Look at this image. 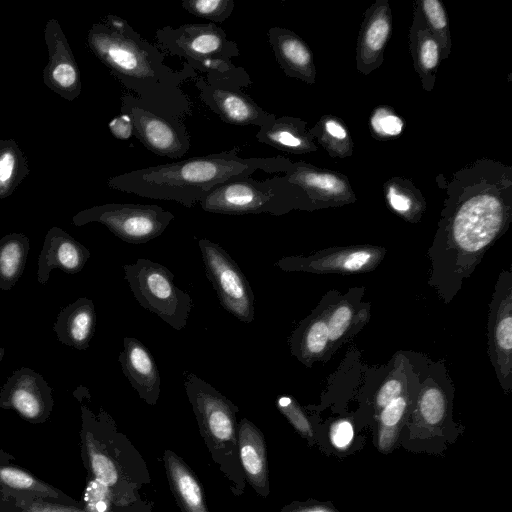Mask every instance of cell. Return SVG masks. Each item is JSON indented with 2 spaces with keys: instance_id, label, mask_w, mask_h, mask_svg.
Masks as SVG:
<instances>
[{
  "instance_id": "obj_1",
  "label": "cell",
  "mask_w": 512,
  "mask_h": 512,
  "mask_svg": "<svg viewBox=\"0 0 512 512\" xmlns=\"http://www.w3.org/2000/svg\"><path fill=\"white\" fill-rule=\"evenodd\" d=\"M238 147L177 162L139 168L108 179V187L156 200L175 201L187 208L231 181L251 177L258 170L280 171L282 159L242 158Z\"/></svg>"
},
{
  "instance_id": "obj_2",
  "label": "cell",
  "mask_w": 512,
  "mask_h": 512,
  "mask_svg": "<svg viewBox=\"0 0 512 512\" xmlns=\"http://www.w3.org/2000/svg\"><path fill=\"white\" fill-rule=\"evenodd\" d=\"M87 41L96 57L129 89L139 93L173 84L175 73L163 56L114 15L106 16L88 31Z\"/></svg>"
},
{
  "instance_id": "obj_3",
  "label": "cell",
  "mask_w": 512,
  "mask_h": 512,
  "mask_svg": "<svg viewBox=\"0 0 512 512\" xmlns=\"http://www.w3.org/2000/svg\"><path fill=\"white\" fill-rule=\"evenodd\" d=\"M123 270L133 296L144 309L177 331L187 325L192 299L174 284V275L167 267L140 258L135 263L125 264Z\"/></svg>"
},
{
  "instance_id": "obj_4",
  "label": "cell",
  "mask_w": 512,
  "mask_h": 512,
  "mask_svg": "<svg viewBox=\"0 0 512 512\" xmlns=\"http://www.w3.org/2000/svg\"><path fill=\"white\" fill-rule=\"evenodd\" d=\"M157 38L166 50L184 57L200 71L224 75L237 72L231 59L238 55V46L216 24L165 27L157 32Z\"/></svg>"
},
{
  "instance_id": "obj_5",
  "label": "cell",
  "mask_w": 512,
  "mask_h": 512,
  "mask_svg": "<svg viewBox=\"0 0 512 512\" xmlns=\"http://www.w3.org/2000/svg\"><path fill=\"white\" fill-rule=\"evenodd\" d=\"M295 185L287 177L255 180L251 177L227 182L211 191L199 204L210 213L244 215L285 211Z\"/></svg>"
},
{
  "instance_id": "obj_6",
  "label": "cell",
  "mask_w": 512,
  "mask_h": 512,
  "mask_svg": "<svg viewBox=\"0 0 512 512\" xmlns=\"http://www.w3.org/2000/svg\"><path fill=\"white\" fill-rule=\"evenodd\" d=\"M173 219L170 211L158 205L108 203L78 212L72 223L98 222L127 243L143 244L160 236Z\"/></svg>"
},
{
  "instance_id": "obj_7",
  "label": "cell",
  "mask_w": 512,
  "mask_h": 512,
  "mask_svg": "<svg viewBox=\"0 0 512 512\" xmlns=\"http://www.w3.org/2000/svg\"><path fill=\"white\" fill-rule=\"evenodd\" d=\"M198 244L207 278L221 306L241 322H253L254 294L238 264L220 245L206 238Z\"/></svg>"
},
{
  "instance_id": "obj_8",
  "label": "cell",
  "mask_w": 512,
  "mask_h": 512,
  "mask_svg": "<svg viewBox=\"0 0 512 512\" xmlns=\"http://www.w3.org/2000/svg\"><path fill=\"white\" fill-rule=\"evenodd\" d=\"M124 110L131 118L133 135L151 152L176 159L189 149V136L181 124L146 109L133 98L123 99Z\"/></svg>"
},
{
  "instance_id": "obj_9",
  "label": "cell",
  "mask_w": 512,
  "mask_h": 512,
  "mask_svg": "<svg viewBox=\"0 0 512 512\" xmlns=\"http://www.w3.org/2000/svg\"><path fill=\"white\" fill-rule=\"evenodd\" d=\"M502 221L503 209L499 200L489 194L478 195L458 211L453 223V238L460 249L476 252L494 239Z\"/></svg>"
},
{
  "instance_id": "obj_10",
  "label": "cell",
  "mask_w": 512,
  "mask_h": 512,
  "mask_svg": "<svg viewBox=\"0 0 512 512\" xmlns=\"http://www.w3.org/2000/svg\"><path fill=\"white\" fill-rule=\"evenodd\" d=\"M48 63L43 69L44 84L62 98L73 101L81 93V78L67 38L56 19L47 21L44 30Z\"/></svg>"
},
{
  "instance_id": "obj_11",
  "label": "cell",
  "mask_w": 512,
  "mask_h": 512,
  "mask_svg": "<svg viewBox=\"0 0 512 512\" xmlns=\"http://www.w3.org/2000/svg\"><path fill=\"white\" fill-rule=\"evenodd\" d=\"M184 386L203 427L218 441L231 440L237 408L212 385L191 372L184 373Z\"/></svg>"
},
{
  "instance_id": "obj_12",
  "label": "cell",
  "mask_w": 512,
  "mask_h": 512,
  "mask_svg": "<svg viewBox=\"0 0 512 512\" xmlns=\"http://www.w3.org/2000/svg\"><path fill=\"white\" fill-rule=\"evenodd\" d=\"M51 388L34 370H16L0 391V406L16 410L24 418L35 421L46 417L52 406Z\"/></svg>"
},
{
  "instance_id": "obj_13",
  "label": "cell",
  "mask_w": 512,
  "mask_h": 512,
  "mask_svg": "<svg viewBox=\"0 0 512 512\" xmlns=\"http://www.w3.org/2000/svg\"><path fill=\"white\" fill-rule=\"evenodd\" d=\"M201 99L229 124L260 127L274 118L240 89L224 86L219 80L204 83Z\"/></svg>"
},
{
  "instance_id": "obj_14",
  "label": "cell",
  "mask_w": 512,
  "mask_h": 512,
  "mask_svg": "<svg viewBox=\"0 0 512 512\" xmlns=\"http://www.w3.org/2000/svg\"><path fill=\"white\" fill-rule=\"evenodd\" d=\"M90 257V251L59 227L46 234L38 258L37 280L46 284L51 270L59 268L68 274L80 272Z\"/></svg>"
},
{
  "instance_id": "obj_15",
  "label": "cell",
  "mask_w": 512,
  "mask_h": 512,
  "mask_svg": "<svg viewBox=\"0 0 512 512\" xmlns=\"http://www.w3.org/2000/svg\"><path fill=\"white\" fill-rule=\"evenodd\" d=\"M118 360L123 374L139 396L154 404L160 393V374L149 349L134 337L123 339V350Z\"/></svg>"
},
{
  "instance_id": "obj_16",
  "label": "cell",
  "mask_w": 512,
  "mask_h": 512,
  "mask_svg": "<svg viewBox=\"0 0 512 512\" xmlns=\"http://www.w3.org/2000/svg\"><path fill=\"white\" fill-rule=\"evenodd\" d=\"M95 324L94 303L86 297H81L59 312L53 329L62 344L86 350L94 335Z\"/></svg>"
},
{
  "instance_id": "obj_17",
  "label": "cell",
  "mask_w": 512,
  "mask_h": 512,
  "mask_svg": "<svg viewBox=\"0 0 512 512\" xmlns=\"http://www.w3.org/2000/svg\"><path fill=\"white\" fill-rule=\"evenodd\" d=\"M278 63L287 74L308 78L312 67L311 53L304 42L291 31L272 27L268 33Z\"/></svg>"
},
{
  "instance_id": "obj_18",
  "label": "cell",
  "mask_w": 512,
  "mask_h": 512,
  "mask_svg": "<svg viewBox=\"0 0 512 512\" xmlns=\"http://www.w3.org/2000/svg\"><path fill=\"white\" fill-rule=\"evenodd\" d=\"M375 257V251L358 249L334 254L325 259L286 257L279 260L276 265L284 271L324 270V268H329L354 272L369 266Z\"/></svg>"
},
{
  "instance_id": "obj_19",
  "label": "cell",
  "mask_w": 512,
  "mask_h": 512,
  "mask_svg": "<svg viewBox=\"0 0 512 512\" xmlns=\"http://www.w3.org/2000/svg\"><path fill=\"white\" fill-rule=\"evenodd\" d=\"M29 247V239L22 233L0 239V290H10L22 276Z\"/></svg>"
},
{
  "instance_id": "obj_20",
  "label": "cell",
  "mask_w": 512,
  "mask_h": 512,
  "mask_svg": "<svg viewBox=\"0 0 512 512\" xmlns=\"http://www.w3.org/2000/svg\"><path fill=\"white\" fill-rule=\"evenodd\" d=\"M240 457L250 479L258 486L266 481V458L261 433L247 419L239 427Z\"/></svg>"
},
{
  "instance_id": "obj_21",
  "label": "cell",
  "mask_w": 512,
  "mask_h": 512,
  "mask_svg": "<svg viewBox=\"0 0 512 512\" xmlns=\"http://www.w3.org/2000/svg\"><path fill=\"white\" fill-rule=\"evenodd\" d=\"M29 172L18 143L13 139H0V199L10 196Z\"/></svg>"
},
{
  "instance_id": "obj_22",
  "label": "cell",
  "mask_w": 512,
  "mask_h": 512,
  "mask_svg": "<svg viewBox=\"0 0 512 512\" xmlns=\"http://www.w3.org/2000/svg\"><path fill=\"white\" fill-rule=\"evenodd\" d=\"M256 138L263 144L286 151L299 152L307 146L298 126L288 118H273L267 121L260 126Z\"/></svg>"
},
{
  "instance_id": "obj_23",
  "label": "cell",
  "mask_w": 512,
  "mask_h": 512,
  "mask_svg": "<svg viewBox=\"0 0 512 512\" xmlns=\"http://www.w3.org/2000/svg\"><path fill=\"white\" fill-rule=\"evenodd\" d=\"M170 475L188 512H207L201 489L187 468L173 455L167 457Z\"/></svg>"
},
{
  "instance_id": "obj_24",
  "label": "cell",
  "mask_w": 512,
  "mask_h": 512,
  "mask_svg": "<svg viewBox=\"0 0 512 512\" xmlns=\"http://www.w3.org/2000/svg\"><path fill=\"white\" fill-rule=\"evenodd\" d=\"M286 177L294 185L333 195L343 193L346 188L344 182L332 174L314 172L300 166L291 167Z\"/></svg>"
},
{
  "instance_id": "obj_25",
  "label": "cell",
  "mask_w": 512,
  "mask_h": 512,
  "mask_svg": "<svg viewBox=\"0 0 512 512\" xmlns=\"http://www.w3.org/2000/svg\"><path fill=\"white\" fill-rule=\"evenodd\" d=\"M181 6L194 16L220 23L231 15L235 3L233 0H183Z\"/></svg>"
},
{
  "instance_id": "obj_26",
  "label": "cell",
  "mask_w": 512,
  "mask_h": 512,
  "mask_svg": "<svg viewBox=\"0 0 512 512\" xmlns=\"http://www.w3.org/2000/svg\"><path fill=\"white\" fill-rule=\"evenodd\" d=\"M406 409L405 398L399 396L385 407L380 415L381 425L384 429L381 430L379 436V446L386 450L391 447L394 440L392 429L399 423Z\"/></svg>"
},
{
  "instance_id": "obj_27",
  "label": "cell",
  "mask_w": 512,
  "mask_h": 512,
  "mask_svg": "<svg viewBox=\"0 0 512 512\" xmlns=\"http://www.w3.org/2000/svg\"><path fill=\"white\" fill-rule=\"evenodd\" d=\"M390 32V23L385 14H379L375 16L366 27L364 37H363V45L366 51L369 53H377L379 52Z\"/></svg>"
},
{
  "instance_id": "obj_28",
  "label": "cell",
  "mask_w": 512,
  "mask_h": 512,
  "mask_svg": "<svg viewBox=\"0 0 512 512\" xmlns=\"http://www.w3.org/2000/svg\"><path fill=\"white\" fill-rule=\"evenodd\" d=\"M421 416L430 425L438 424L445 412V401L442 393L436 388L425 390L420 398Z\"/></svg>"
},
{
  "instance_id": "obj_29",
  "label": "cell",
  "mask_w": 512,
  "mask_h": 512,
  "mask_svg": "<svg viewBox=\"0 0 512 512\" xmlns=\"http://www.w3.org/2000/svg\"><path fill=\"white\" fill-rule=\"evenodd\" d=\"M88 444L90 463L95 479L107 486L114 485L118 479V473L114 463L108 456L97 451L93 445H91L90 441Z\"/></svg>"
},
{
  "instance_id": "obj_30",
  "label": "cell",
  "mask_w": 512,
  "mask_h": 512,
  "mask_svg": "<svg viewBox=\"0 0 512 512\" xmlns=\"http://www.w3.org/2000/svg\"><path fill=\"white\" fill-rule=\"evenodd\" d=\"M277 406L301 434L307 437H312L313 432L308 419L298 404L291 397H279L277 400Z\"/></svg>"
},
{
  "instance_id": "obj_31",
  "label": "cell",
  "mask_w": 512,
  "mask_h": 512,
  "mask_svg": "<svg viewBox=\"0 0 512 512\" xmlns=\"http://www.w3.org/2000/svg\"><path fill=\"white\" fill-rule=\"evenodd\" d=\"M0 480L6 485L23 490L47 492L48 490L32 476L19 469L11 467L0 468Z\"/></svg>"
},
{
  "instance_id": "obj_32",
  "label": "cell",
  "mask_w": 512,
  "mask_h": 512,
  "mask_svg": "<svg viewBox=\"0 0 512 512\" xmlns=\"http://www.w3.org/2000/svg\"><path fill=\"white\" fill-rule=\"evenodd\" d=\"M108 487L97 479L88 484L84 498L89 512H107L110 500Z\"/></svg>"
},
{
  "instance_id": "obj_33",
  "label": "cell",
  "mask_w": 512,
  "mask_h": 512,
  "mask_svg": "<svg viewBox=\"0 0 512 512\" xmlns=\"http://www.w3.org/2000/svg\"><path fill=\"white\" fill-rule=\"evenodd\" d=\"M371 124L375 132L383 136H396L403 127L402 120L385 109L375 111Z\"/></svg>"
},
{
  "instance_id": "obj_34",
  "label": "cell",
  "mask_w": 512,
  "mask_h": 512,
  "mask_svg": "<svg viewBox=\"0 0 512 512\" xmlns=\"http://www.w3.org/2000/svg\"><path fill=\"white\" fill-rule=\"evenodd\" d=\"M352 312L347 305H341L334 310L328 320V337L331 341L338 340L350 324Z\"/></svg>"
},
{
  "instance_id": "obj_35",
  "label": "cell",
  "mask_w": 512,
  "mask_h": 512,
  "mask_svg": "<svg viewBox=\"0 0 512 512\" xmlns=\"http://www.w3.org/2000/svg\"><path fill=\"white\" fill-rule=\"evenodd\" d=\"M353 435V426L347 420L334 423L330 429L331 442L338 449L347 448L353 439Z\"/></svg>"
},
{
  "instance_id": "obj_36",
  "label": "cell",
  "mask_w": 512,
  "mask_h": 512,
  "mask_svg": "<svg viewBox=\"0 0 512 512\" xmlns=\"http://www.w3.org/2000/svg\"><path fill=\"white\" fill-rule=\"evenodd\" d=\"M420 64L426 71L433 70L439 60V47L433 38H425L419 50Z\"/></svg>"
},
{
  "instance_id": "obj_37",
  "label": "cell",
  "mask_w": 512,
  "mask_h": 512,
  "mask_svg": "<svg viewBox=\"0 0 512 512\" xmlns=\"http://www.w3.org/2000/svg\"><path fill=\"white\" fill-rule=\"evenodd\" d=\"M422 6L431 26L438 31L445 29L447 19L441 3L437 0H424Z\"/></svg>"
},
{
  "instance_id": "obj_38",
  "label": "cell",
  "mask_w": 512,
  "mask_h": 512,
  "mask_svg": "<svg viewBox=\"0 0 512 512\" xmlns=\"http://www.w3.org/2000/svg\"><path fill=\"white\" fill-rule=\"evenodd\" d=\"M495 338L498 346L506 351L512 348V319L508 314L499 320L496 330Z\"/></svg>"
},
{
  "instance_id": "obj_39",
  "label": "cell",
  "mask_w": 512,
  "mask_h": 512,
  "mask_svg": "<svg viewBox=\"0 0 512 512\" xmlns=\"http://www.w3.org/2000/svg\"><path fill=\"white\" fill-rule=\"evenodd\" d=\"M109 129L114 137L121 140L128 139L133 135V124L126 113L113 118L109 123Z\"/></svg>"
},
{
  "instance_id": "obj_40",
  "label": "cell",
  "mask_w": 512,
  "mask_h": 512,
  "mask_svg": "<svg viewBox=\"0 0 512 512\" xmlns=\"http://www.w3.org/2000/svg\"><path fill=\"white\" fill-rule=\"evenodd\" d=\"M402 391L401 383L395 379L387 381L379 390L376 397V404L383 408L391 401L400 396Z\"/></svg>"
},
{
  "instance_id": "obj_41",
  "label": "cell",
  "mask_w": 512,
  "mask_h": 512,
  "mask_svg": "<svg viewBox=\"0 0 512 512\" xmlns=\"http://www.w3.org/2000/svg\"><path fill=\"white\" fill-rule=\"evenodd\" d=\"M388 200L393 209L398 212L405 213L411 208V199L395 188H390L388 192Z\"/></svg>"
},
{
  "instance_id": "obj_42",
  "label": "cell",
  "mask_w": 512,
  "mask_h": 512,
  "mask_svg": "<svg viewBox=\"0 0 512 512\" xmlns=\"http://www.w3.org/2000/svg\"><path fill=\"white\" fill-rule=\"evenodd\" d=\"M325 127L327 132L335 138L344 139L346 137V130L334 120H328Z\"/></svg>"
},
{
  "instance_id": "obj_43",
  "label": "cell",
  "mask_w": 512,
  "mask_h": 512,
  "mask_svg": "<svg viewBox=\"0 0 512 512\" xmlns=\"http://www.w3.org/2000/svg\"><path fill=\"white\" fill-rule=\"evenodd\" d=\"M293 512H337L333 508L325 505H314L303 507Z\"/></svg>"
},
{
  "instance_id": "obj_44",
  "label": "cell",
  "mask_w": 512,
  "mask_h": 512,
  "mask_svg": "<svg viewBox=\"0 0 512 512\" xmlns=\"http://www.w3.org/2000/svg\"><path fill=\"white\" fill-rule=\"evenodd\" d=\"M4 354H5L4 348L0 347V363H1L2 359H3V357H4Z\"/></svg>"
},
{
  "instance_id": "obj_45",
  "label": "cell",
  "mask_w": 512,
  "mask_h": 512,
  "mask_svg": "<svg viewBox=\"0 0 512 512\" xmlns=\"http://www.w3.org/2000/svg\"><path fill=\"white\" fill-rule=\"evenodd\" d=\"M49 512H60V511H49Z\"/></svg>"
}]
</instances>
